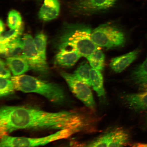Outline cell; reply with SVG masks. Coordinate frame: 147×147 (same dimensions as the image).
Listing matches in <instances>:
<instances>
[{"instance_id": "cell-27", "label": "cell", "mask_w": 147, "mask_h": 147, "mask_svg": "<svg viewBox=\"0 0 147 147\" xmlns=\"http://www.w3.org/2000/svg\"><path fill=\"white\" fill-rule=\"evenodd\" d=\"M131 147H147V144L141 143H129L128 144Z\"/></svg>"}, {"instance_id": "cell-4", "label": "cell", "mask_w": 147, "mask_h": 147, "mask_svg": "<svg viewBox=\"0 0 147 147\" xmlns=\"http://www.w3.org/2000/svg\"><path fill=\"white\" fill-rule=\"evenodd\" d=\"M91 39L97 46L106 49L122 47L126 41L122 29L111 23L101 25L92 31Z\"/></svg>"}, {"instance_id": "cell-9", "label": "cell", "mask_w": 147, "mask_h": 147, "mask_svg": "<svg viewBox=\"0 0 147 147\" xmlns=\"http://www.w3.org/2000/svg\"><path fill=\"white\" fill-rule=\"evenodd\" d=\"M123 100L126 105L134 111H142L147 110V91L125 95Z\"/></svg>"}, {"instance_id": "cell-8", "label": "cell", "mask_w": 147, "mask_h": 147, "mask_svg": "<svg viewBox=\"0 0 147 147\" xmlns=\"http://www.w3.org/2000/svg\"><path fill=\"white\" fill-rule=\"evenodd\" d=\"M61 75L75 96L89 109L94 110L95 102L89 86L79 80L74 74L62 72Z\"/></svg>"}, {"instance_id": "cell-13", "label": "cell", "mask_w": 147, "mask_h": 147, "mask_svg": "<svg viewBox=\"0 0 147 147\" xmlns=\"http://www.w3.org/2000/svg\"><path fill=\"white\" fill-rule=\"evenodd\" d=\"M139 49H136L127 54L112 59L110 67L116 73H120L129 65L137 57Z\"/></svg>"}, {"instance_id": "cell-17", "label": "cell", "mask_w": 147, "mask_h": 147, "mask_svg": "<svg viewBox=\"0 0 147 147\" xmlns=\"http://www.w3.org/2000/svg\"><path fill=\"white\" fill-rule=\"evenodd\" d=\"M23 48V40L20 36L6 45H0V53L8 57L20 56Z\"/></svg>"}, {"instance_id": "cell-6", "label": "cell", "mask_w": 147, "mask_h": 147, "mask_svg": "<svg viewBox=\"0 0 147 147\" xmlns=\"http://www.w3.org/2000/svg\"><path fill=\"white\" fill-rule=\"evenodd\" d=\"M116 0H75L69 5L73 15L89 16L104 11L112 8Z\"/></svg>"}, {"instance_id": "cell-29", "label": "cell", "mask_w": 147, "mask_h": 147, "mask_svg": "<svg viewBox=\"0 0 147 147\" xmlns=\"http://www.w3.org/2000/svg\"><path fill=\"white\" fill-rule=\"evenodd\" d=\"M146 124L147 125V113L146 114Z\"/></svg>"}, {"instance_id": "cell-5", "label": "cell", "mask_w": 147, "mask_h": 147, "mask_svg": "<svg viewBox=\"0 0 147 147\" xmlns=\"http://www.w3.org/2000/svg\"><path fill=\"white\" fill-rule=\"evenodd\" d=\"M75 134L71 130L63 129L43 137H14L5 135L1 137L0 147H38L54 141L68 138Z\"/></svg>"}, {"instance_id": "cell-26", "label": "cell", "mask_w": 147, "mask_h": 147, "mask_svg": "<svg viewBox=\"0 0 147 147\" xmlns=\"http://www.w3.org/2000/svg\"><path fill=\"white\" fill-rule=\"evenodd\" d=\"M90 65L92 68L97 70L99 71L102 70L104 69V62L96 61L92 60H89Z\"/></svg>"}, {"instance_id": "cell-21", "label": "cell", "mask_w": 147, "mask_h": 147, "mask_svg": "<svg viewBox=\"0 0 147 147\" xmlns=\"http://www.w3.org/2000/svg\"><path fill=\"white\" fill-rule=\"evenodd\" d=\"M47 37L43 33L37 34L34 38V45L40 56L46 60Z\"/></svg>"}, {"instance_id": "cell-20", "label": "cell", "mask_w": 147, "mask_h": 147, "mask_svg": "<svg viewBox=\"0 0 147 147\" xmlns=\"http://www.w3.org/2000/svg\"><path fill=\"white\" fill-rule=\"evenodd\" d=\"M23 30V26L4 32L1 34L0 45H6L21 36Z\"/></svg>"}, {"instance_id": "cell-16", "label": "cell", "mask_w": 147, "mask_h": 147, "mask_svg": "<svg viewBox=\"0 0 147 147\" xmlns=\"http://www.w3.org/2000/svg\"><path fill=\"white\" fill-rule=\"evenodd\" d=\"M130 138L129 134L125 129L114 128L107 147H124L129 144Z\"/></svg>"}, {"instance_id": "cell-7", "label": "cell", "mask_w": 147, "mask_h": 147, "mask_svg": "<svg viewBox=\"0 0 147 147\" xmlns=\"http://www.w3.org/2000/svg\"><path fill=\"white\" fill-rule=\"evenodd\" d=\"M22 56L28 62L30 69L40 74L48 72L49 67L46 60L40 56L34 45V38L29 34H25L23 38Z\"/></svg>"}, {"instance_id": "cell-14", "label": "cell", "mask_w": 147, "mask_h": 147, "mask_svg": "<svg viewBox=\"0 0 147 147\" xmlns=\"http://www.w3.org/2000/svg\"><path fill=\"white\" fill-rule=\"evenodd\" d=\"M6 62L14 76L22 75L30 69L28 62L22 55L8 57Z\"/></svg>"}, {"instance_id": "cell-11", "label": "cell", "mask_w": 147, "mask_h": 147, "mask_svg": "<svg viewBox=\"0 0 147 147\" xmlns=\"http://www.w3.org/2000/svg\"><path fill=\"white\" fill-rule=\"evenodd\" d=\"M130 79L140 90L143 92L147 91V57L142 64L134 69Z\"/></svg>"}, {"instance_id": "cell-25", "label": "cell", "mask_w": 147, "mask_h": 147, "mask_svg": "<svg viewBox=\"0 0 147 147\" xmlns=\"http://www.w3.org/2000/svg\"><path fill=\"white\" fill-rule=\"evenodd\" d=\"M105 55L102 51L97 49L88 56L87 58L88 60H92L102 62H104L105 60Z\"/></svg>"}, {"instance_id": "cell-2", "label": "cell", "mask_w": 147, "mask_h": 147, "mask_svg": "<svg viewBox=\"0 0 147 147\" xmlns=\"http://www.w3.org/2000/svg\"><path fill=\"white\" fill-rule=\"evenodd\" d=\"M91 28L82 24L65 23L63 26L56 45L58 50L68 49L76 51L87 58L97 49L91 39Z\"/></svg>"}, {"instance_id": "cell-1", "label": "cell", "mask_w": 147, "mask_h": 147, "mask_svg": "<svg viewBox=\"0 0 147 147\" xmlns=\"http://www.w3.org/2000/svg\"><path fill=\"white\" fill-rule=\"evenodd\" d=\"M95 117L84 113L63 111L51 113L21 106H4L0 111L1 137L23 129H67L76 134L94 131Z\"/></svg>"}, {"instance_id": "cell-28", "label": "cell", "mask_w": 147, "mask_h": 147, "mask_svg": "<svg viewBox=\"0 0 147 147\" xmlns=\"http://www.w3.org/2000/svg\"><path fill=\"white\" fill-rule=\"evenodd\" d=\"M5 30V24L2 20H1L0 21V34H1L4 32Z\"/></svg>"}, {"instance_id": "cell-3", "label": "cell", "mask_w": 147, "mask_h": 147, "mask_svg": "<svg viewBox=\"0 0 147 147\" xmlns=\"http://www.w3.org/2000/svg\"><path fill=\"white\" fill-rule=\"evenodd\" d=\"M11 80L17 90L38 94L55 103L62 102L65 98L63 89L57 84L26 75L12 77Z\"/></svg>"}, {"instance_id": "cell-12", "label": "cell", "mask_w": 147, "mask_h": 147, "mask_svg": "<svg viewBox=\"0 0 147 147\" xmlns=\"http://www.w3.org/2000/svg\"><path fill=\"white\" fill-rule=\"evenodd\" d=\"M58 51L55 56V61L61 67H71L82 57L76 51L72 49L63 48Z\"/></svg>"}, {"instance_id": "cell-10", "label": "cell", "mask_w": 147, "mask_h": 147, "mask_svg": "<svg viewBox=\"0 0 147 147\" xmlns=\"http://www.w3.org/2000/svg\"><path fill=\"white\" fill-rule=\"evenodd\" d=\"M60 11L59 0H45L38 12V18L44 21H50L58 17Z\"/></svg>"}, {"instance_id": "cell-24", "label": "cell", "mask_w": 147, "mask_h": 147, "mask_svg": "<svg viewBox=\"0 0 147 147\" xmlns=\"http://www.w3.org/2000/svg\"><path fill=\"white\" fill-rule=\"evenodd\" d=\"M7 63L2 60H0V77L1 78L9 79L11 77L10 69L7 67Z\"/></svg>"}, {"instance_id": "cell-19", "label": "cell", "mask_w": 147, "mask_h": 147, "mask_svg": "<svg viewBox=\"0 0 147 147\" xmlns=\"http://www.w3.org/2000/svg\"><path fill=\"white\" fill-rule=\"evenodd\" d=\"M90 67L87 62L81 64L74 74L79 80L87 84L89 87L92 86L90 78Z\"/></svg>"}, {"instance_id": "cell-18", "label": "cell", "mask_w": 147, "mask_h": 147, "mask_svg": "<svg viewBox=\"0 0 147 147\" xmlns=\"http://www.w3.org/2000/svg\"><path fill=\"white\" fill-rule=\"evenodd\" d=\"M90 78L92 86L98 96L100 98L104 97L105 93L102 74L100 71L92 68L90 71Z\"/></svg>"}, {"instance_id": "cell-15", "label": "cell", "mask_w": 147, "mask_h": 147, "mask_svg": "<svg viewBox=\"0 0 147 147\" xmlns=\"http://www.w3.org/2000/svg\"><path fill=\"white\" fill-rule=\"evenodd\" d=\"M113 130L114 128L108 130L93 140L88 142L71 141V147H107Z\"/></svg>"}, {"instance_id": "cell-23", "label": "cell", "mask_w": 147, "mask_h": 147, "mask_svg": "<svg viewBox=\"0 0 147 147\" xmlns=\"http://www.w3.org/2000/svg\"><path fill=\"white\" fill-rule=\"evenodd\" d=\"M15 88L13 82L8 79L1 78L0 80V96L3 97L11 94Z\"/></svg>"}, {"instance_id": "cell-22", "label": "cell", "mask_w": 147, "mask_h": 147, "mask_svg": "<svg viewBox=\"0 0 147 147\" xmlns=\"http://www.w3.org/2000/svg\"><path fill=\"white\" fill-rule=\"evenodd\" d=\"M7 22L11 29H16L23 26L21 14L15 10H11L9 12Z\"/></svg>"}]
</instances>
